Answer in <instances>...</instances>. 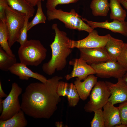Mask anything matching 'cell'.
Segmentation results:
<instances>
[{"instance_id": "4316f807", "label": "cell", "mask_w": 127, "mask_h": 127, "mask_svg": "<svg viewBox=\"0 0 127 127\" xmlns=\"http://www.w3.org/2000/svg\"><path fill=\"white\" fill-rule=\"evenodd\" d=\"M46 7L47 10H50L56 8L59 4H69L76 3L79 0H47Z\"/></svg>"}, {"instance_id": "30bf717a", "label": "cell", "mask_w": 127, "mask_h": 127, "mask_svg": "<svg viewBox=\"0 0 127 127\" xmlns=\"http://www.w3.org/2000/svg\"><path fill=\"white\" fill-rule=\"evenodd\" d=\"M78 49L80 52V58L90 65L111 60L105 47L93 48H80Z\"/></svg>"}, {"instance_id": "e0dca14e", "label": "cell", "mask_w": 127, "mask_h": 127, "mask_svg": "<svg viewBox=\"0 0 127 127\" xmlns=\"http://www.w3.org/2000/svg\"><path fill=\"white\" fill-rule=\"evenodd\" d=\"M103 108L105 127H112L121 124L118 107L108 102Z\"/></svg>"}, {"instance_id": "44dd1931", "label": "cell", "mask_w": 127, "mask_h": 127, "mask_svg": "<svg viewBox=\"0 0 127 127\" xmlns=\"http://www.w3.org/2000/svg\"><path fill=\"white\" fill-rule=\"evenodd\" d=\"M90 7L93 15L95 16H107L110 8L108 0H92Z\"/></svg>"}, {"instance_id": "5bb4252c", "label": "cell", "mask_w": 127, "mask_h": 127, "mask_svg": "<svg viewBox=\"0 0 127 127\" xmlns=\"http://www.w3.org/2000/svg\"><path fill=\"white\" fill-rule=\"evenodd\" d=\"M57 93L60 96H67L68 104L70 107L76 105L80 99L74 84L59 81L57 89Z\"/></svg>"}, {"instance_id": "5b68a950", "label": "cell", "mask_w": 127, "mask_h": 127, "mask_svg": "<svg viewBox=\"0 0 127 127\" xmlns=\"http://www.w3.org/2000/svg\"><path fill=\"white\" fill-rule=\"evenodd\" d=\"M5 14L8 41L9 46L11 47L17 42L27 16L13 9L9 6L6 8Z\"/></svg>"}, {"instance_id": "277c9868", "label": "cell", "mask_w": 127, "mask_h": 127, "mask_svg": "<svg viewBox=\"0 0 127 127\" xmlns=\"http://www.w3.org/2000/svg\"><path fill=\"white\" fill-rule=\"evenodd\" d=\"M46 14L48 20H59L64 24L66 28L70 29L84 31L88 33L93 30L84 22L74 9H71L69 12L60 9L47 10Z\"/></svg>"}, {"instance_id": "603a6c76", "label": "cell", "mask_w": 127, "mask_h": 127, "mask_svg": "<svg viewBox=\"0 0 127 127\" xmlns=\"http://www.w3.org/2000/svg\"><path fill=\"white\" fill-rule=\"evenodd\" d=\"M0 47L9 56L15 57L10 47L8 41L7 29L6 22L0 21Z\"/></svg>"}, {"instance_id": "f546056e", "label": "cell", "mask_w": 127, "mask_h": 127, "mask_svg": "<svg viewBox=\"0 0 127 127\" xmlns=\"http://www.w3.org/2000/svg\"><path fill=\"white\" fill-rule=\"evenodd\" d=\"M117 61L127 70V43H124Z\"/></svg>"}, {"instance_id": "cb8c5ba5", "label": "cell", "mask_w": 127, "mask_h": 127, "mask_svg": "<svg viewBox=\"0 0 127 127\" xmlns=\"http://www.w3.org/2000/svg\"><path fill=\"white\" fill-rule=\"evenodd\" d=\"M17 63L15 57L8 55L0 47V69L5 71H9L10 69Z\"/></svg>"}, {"instance_id": "484cf974", "label": "cell", "mask_w": 127, "mask_h": 127, "mask_svg": "<svg viewBox=\"0 0 127 127\" xmlns=\"http://www.w3.org/2000/svg\"><path fill=\"white\" fill-rule=\"evenodd\" d=\"M94 116L90 122L91 127H105L103 111L102 109L97 110L94 112Z\"/></svg>"}, {"instance_id": "52a82bcc", "label": "cell", "mask_w": 127, "mask_h": 127, "mask_svg": "<svg viewBox=\"0 0 127 127\" xmlns=\"http://www.w3.org/2000/svg\"><path fill=\"white\" fill-rule=\"evenodd\" d=\"M22 91V88L17 83H12L10 92L6 98L3 100V109L0 116V120H7L21 110L19 96Z\"/></svg>"}, {"instance_id": "ac0fdd59", "label": "cell", "mask_w": 127, "mask_h": 127, "mask_svg": "<svg viewBox=\"0 0 127 127\" xmlns=\"http://www.w3.org/2000/svg\"><path fill=\"white\" fill-rule=\"evenodd\" d=\"M124 43L122 40L115 38L109 34L108 40L105 47L111 61H117Z\"/></svg>"}, {"instance_id": "4fadbf2b", "label": "cell", "mask_w": 127, "mask_h": 127, "mask_svg": "<svg viewBox=\"0 0 127 127\" xmlns=\"http://www.w3.org/2000/svg\"><path fill=\"white\" fill-rule=\"evenodd\" d=\"M82 20L86 22L87 24L92 29L97 28L106 29L114 33L121 34L127 37V22H120L118 20H114L111 22L108 20L102 22H97L88 20L85 18H82Z\"/></svg>"}, {"instance_id": "8d00e7d4", "label": "cell", "mask_w": 127, "mask_h": 127, "mask_svg": "<svg viewBox=\"0 0 127 127\" xmlns=\"http://www.w3.org/2000/svg\"><path fill=\"white\" fill-rule=\"evenodd\" d=\"M123 79L126 81L127 84V72L123 77Z\"/></svg>"}, {"instance_id": "836d02e7", "label": "cell", "mask_w": 127, "mask_h": 127, "mask_svg": "<svg viewBox=\"0 0 127 127\" xmlns=\"http://www.w3.org/2000/svg\"><path fill=\"white\" fill-rule=\"evenodd\" d=\"M120 3L127 10V2L123 0H119Z\"/></svg>"}, {"instance_id": "d6a6232c", "label": "cell", "mask_w": 127, "mask_h": 127, "mask_svg": "<svg viewBox=\"0 0 127 127\" xmlns=\"http://www.w3.org/2000/svg\"><path fill=\"white\" fill-rule=\"evenodd\" d=\"M8 95L4 92L2 88V84L1 81H0V98H2L6 97Z\"/></svg>"}, {"instance_id": "3957f363", "label": "cell", "mask_w": 127, "mask_h": 127, "mask_svg": "<svg viewBox=\"0 0 127 127\" xmlns=\"http://www.w3.org/2000/svg\"><path fill=\"white\" fill-rule=\"evenodd\" d=\"M47 52L40 40L31 39L20 46L18 53L20 63L27 66H37L46 58Z\"/></svg>"}, {"instance_id": "6da1fadb", "label": "cell", "mask_w": 127, "mask_h": 127, "mask_svg": "<svg viewBox=\"0 0 127 127\" xmlns=\"http://www.w3.org/2000/svg\"><path fill=\"white\" fill-rule=\"evenodd\" d=\"M63 78L56 76L45 83H30L22 95L21 110L27 115L35 119L50 118L61 101L57 89L59 81Z\"/></svg>"}, {"instance_id": "7a4b0ae2", "label": "cell", "mask_w": 127, "mask_h": 127, "mask_svg": "<svg viewBox=\"0 0 127 127\" xmlns=\"http://www.w3.org/2000/svg\"><path fill=\"white\" fill-rule=\"evenodd\" d=\"M52 28L55 33L54 41L50 45L52 57L42 67L43 71L48 75L53 74L56 70L61 71L64 68L67 64V58L72 50L70 47L71 39L66 33L60 31L56 24H53Z\"/></svg>"}, {"instance_id": "7c38bea8", "label": "cell", "mask_w": 127, "mask_h": 127, "mask_svg": "<svg viewBox=\"0 0 127 127\" xmlns=\"http://www.w3.org/2000/svg\"><path fill=\"white\" fill-rule=\"evenodd\" d=\"M69 64L73 67V69L70 74L65 76L67 80L74 77H77L81 81L84 80L89 75L95 74L91 66L81 58L72 59L69 61Z\"/></svg>"}, {"instance_id": "74e56055", "label": "cell", "mask_w": 127, "mask_h": 127, "mask_svg": "<svg viewBox=\"0 0 127 127\" xmlns=\"http://www.w3.org/2000/svg\"><path fill=\"white\" fill-rule=\"evenodd\" d=\"M123 0L126 1V2H127V0Z\"/></svg>"}, {"instance_id": "d4e9b609", "label": "cell", "mask_w": 127, "mask_h": 127, "mask_svg": "<svg viewBox=\"0 0 127 127\" xmlns=\"http://www.w3.org/2000/svg\"><path fill=\"white\" fill-rule=\"evenodd\" d=\"M37 6V10L35 16L32 20L28 23V31L37 24L45 23L46 18L42 10L41 2H39Z\"/></svg>"}, {"instance_id": "2e32d148", "label": "cell", "mask_w": 127, "mask_h": 127, "mask_svg": "<svg viewBox=\"0 0 127 127\" xmlns=\"http://www.w3.org/2000/svg\"><path fill=\"white\" fill-rule=\"evenodd\" d=\"M76 78L74 84L80 99L84 101L89 96L92 88L97 82V77L94 74L88 75L83 82Z\"/></svg>"}, {"instance_id": "d6986e66", "label": "cell", "mask_w": 127, "mask_h": 127, "mask_svg": "<svg viewBox=\"0 0 127 127\" xmlns=\"http://www.w3.org/2000/svg\"><path fill=\"white\" fill-rule=\"evenodd\" d=\"M23 111L21 110L10 119L5 120H0V127H25L28 122Z\"/></svg>"}, {"instance_id": "4dcf8cb0", "label": "cell", "mask_w": 127, "mask_h": 127, "mask_svg": "<svg viewBox=\"0 0 127 127\" xmlns=\"http://www.w3.org/2000/svg\"><path fill=\"white\" fill-rule=\"evenodd\" d=\"M8 6L7 0H0V20L6 22L5 10Z\"/></svg>"}, {"instance_id": "f1b7e54d", "label": "cell", "mask_w": 127, "mask_h": 127, "mask_svg": "<svg viewBox=\"0 0 127 127\" xmlns=\"http://www.w3.org/2000/svg\"><path fill=\"white\" fill-rule=\"evenodd\" d=\"M118 107L121 123L127 125V101L120 103Z\"/></svg>"}, {"instance_id": "ba28073f", "label": "cell", "mask_w": 127, "mask_h": 127, "mask_svg": "<svg viewBox=\"0 0 127 127\" xmlns=\"http://www.w3.org/2000/svg\"><path fill=\"white\" fill-rule=\"evenodd\" d=\"M97 77L118 79L122 78L127 72L126 69L117 61L111 60L91 65Z\"/></svg>"}, {"instance_id": "9c48e42d", "label": "cell", "mask_w": 127, "mask_h": 127, "mask_svg": "<svg viewBox=\"0 0 127 127\" xmlns=\"http://www.w3.org/2000/svg\"><path fill=\"white\" fill-rule=\"evenodd\" d=\"M109 34L104 36L99 35L97 31L93 30L86 38L80 40H71L70 47L75 48H93L105 47L109 38Z\"/></svg>"}, {"instance_id": "8fae6325", "label": "cell", "mask_w": 127, "mask_h": 127, "mask_svg": "<svg viewBox=\"0 0 127 127\" xmlns=\"http://www.w3.org/2000/svg\"><path fill=\"white\" fill-rule=\"evenodd\" d=\"M105 82L111 94L109 102L114 105L127 101V84L123 77L118 79L116 83Z\"/></svg>"}, {"instance_id": "d590c367", "label": "cell", "mask_w": 127, "mask_h": 127, "mask_svg": "<svg viewBox=\"0 0 127 127\" xmlns=\"http://www.w3.org/2000/svg\"><path fill=\"white\" fill-rule=\"evenodd\" d=\"M114 127H127V125L121 123L120 124L116 125Z\"/></svg>"}, {"instance_id": "9a60e30c", "label": "cell", "mask_w": 127, "mask_h": 127, "mask_svg": "<svg viewBox=\"0 0 127 127\" xmlns=\"http://www.w3.org/2000/svg\"><path fill=\"white\" fill-rule=\"evenodd\" d=\"M9 71L12 74L18 76L20 79L28 80L30 78H34L40 82L45 83L47 79L43 75L37 72H34L27 67L21 63H17L14 64L9 69Z\"/></svg>"}, {"instance_id": "1f68e13d", "label": "cell", "mask_w": 127, "mask_h": 127, "mask_svg": "<svg viewBox=\"0 0 127 127\" xmlns=\"http://www.w3.org/2000/svg\"><path fill=\"white\" fill-rule=\"evenodd\" d=\"M32 7L37 5V4L40 2L44 1L45 0H25Z\"/></svg>"}, {"instance_id": "8992f818", "label": "cell", "mask_w": 127, "mask_h": 127, "mask_svg": "<svg viewBox=\"0 0 127 127\" xmlns=\"http://www.w3.org/2000/svg\"><path fill=\"white\" fill-rule=\"evenodd\" d=\"M111 94L105 82L99 81L92 88L89 95L90 99L84 109L86 112L91 113L102 109L108 102Z\"/></svg>"}, {"instance_id": "ffe728a7", "label": "cell", "mask_w": 127, "mask_h": 127, "mask_svg": "<svg viewBox=\"0 0 127 127\" xmlns=\"http://www.w3.org/2000/svg\"><path fill=\"white\" fill-rule=\"evenodd\" d=\"M8 6L12 9L25 14L30 18L34 14L35 9L25 0H7Z\"/></svg>"}, {"instance_id": "e575fe53", "label": "cell", "mask_w": 127, "mask_h": 127, "mask_svg": "<svg viewBox=\"0 0 127 127\" xmlns=\"http://www.w3.org/2000/svg\"><path fill=\"white\" fill-rule=\"evenodd\" d=\"M3 100L2 98H0V112L1 113L3 109Z\"/></svg>"}, {"instance_id": "7402d4cb", "label": "cell", "mask_w": 127, "mask_h": 127, "mask_svg": "<svg viewBox=\"0 0 127 127\" xmlns=\"http://www.w3.org/2000/svg\"><path fill=\"white\" fill-rule=\"evenodd\" d=\"M110 19L113 20H117L121 22L125 21L127 13L121 6L119 0H110Z\"/></svg>"}, {"instance_id": "83f0119b", "label": "cell", "mask_w": 127, "mask_h": 127, "mask_svg": "<svg viewBox=\"0 0 127 127\" xmlns=\"http://www.w3.org/2000/svg\"><path fill=\"white\" fill-rule=\"evenodd\" d=\"M30 18L28 16H26L24 25L20 31L19 36L17 42L19 43L20 46L24 45L28 40L27 32L28 24V20Z\"/></svg>"}]
</instances>
